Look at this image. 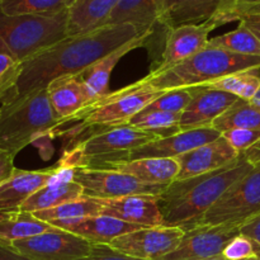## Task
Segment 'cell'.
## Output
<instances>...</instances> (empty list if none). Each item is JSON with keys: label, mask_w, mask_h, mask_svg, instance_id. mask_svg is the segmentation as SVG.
Instances as JSON below:
<instances>
[{"label": "cell", "mask_w": 260, "mask_h": 260, "mask_svg": "<svg viewBox=\"0 0 260 260\" xmlns=\"http://www.w3.org/2000/svg\"><path fill=\"white\" fill-rule=\"evenodd\" d=\"M151 35L152 33L135 38L134 41L126 43V45H123L122 47L117 48L113 52L108 53V55L104 56L103 58H101V60H98L96 62H94L93 65L89 66L88 69H85L83 73H80L83 81L88 85V88L93 91V94L96 96V99L109 94V78H111L112 71L116 68L117 63L119 62V60H121L123 56H126L128 52H131L132 50H135V48L146 47V46L149 45Z\"/></svg>", "instance_id": "cell-26"}, {"label": "cell", "mask_w": 260, "mask_h": 260, "mask_svg": "<svg viewBox=\"0 0 260 260\" xmlns=\"http://www.w3.org/2000/svg\"><path fill=\"white\" fill-rule=\"evenodd\" d=\"M162 93V90H156L150 86L131 84L126 88L107 94L71 118L69 122L79 121L80 123L66 131V134L75 136L84 129L94 127L108 128L123 126L128 123L132 117L156 101Z\"/></svg>", "instance_id": "cell-7"}, {"label": "cell", "mask_w": 260, "mask_h": 260, "mask_svg": "<svg viewBox=\"0 0 260 260\" xmlns=\"http://www.w3.org/2000/svg\"><path fill=\"white\" fill-rule=\"evenodd\" d=\"M190 101H192V93L189 89H174V90L164 91L156 101L152 102L144 109L169 112V113H182L187 108Z\"/></svg>", "instance_id": "cell-36"}, {"label": "cell", "mask_w": 260, "mask_h": 260, "mask_svg": "<svg viewBox=\"0 0 260 260\" xmlns=\"http://www.w3.org/2000/svg\"><path fill=\"white\" fill-rule=\"evenodd\" d=\"M93 244L85 239L53 228L40 235L9 244V248L29 260H76L90 253Z\"/></svg>", "instance_id": "cell-11"}, {"label": "cell", "mask_w": 260, "mask_h": 260, "mask_svg": "<svg viewBox=\"0 0 260 260\" xmlns=\"http://www.w3.org/2000/svg\"><path fill=\"white\" fill-rule=\"evenodd\" d=\"M225 260H260V243L250 236L239 234L223 249Z\"/></svg>", "instance_id": "cell-35"}, {"label": "cell", "mask_w": 260, "mask_h": 260, "mask_svg": "<svg viewBox=\"0 0 260 260\" xmlns=\"http://www.w3.org/2000/svg\"><path fill=\"white\" fill-rule=\"evenodd\" d=\"M259 3L260 0H231V8L228 15L229 22H235V20H234V14H235L238 10L243 9V8H246V7H250V5L259 4Z\"/></svg>", "instance_id": "cell-43"}, {"label": "cell", "mask_w": 260, "mask_h": 260, "mask_svg": "<svg viewBox=\"0 0 260 260\" xmlns=\"http://www.w3.org/2000/svg\"><path fill=\"white\" fill-rule=\"evenodd\" d=\"M22 63L0 37V104L9 98L17 84Z\"/></svg>", "instance_id": "cell-34"}, {"label": "cell", "mask_w": 260, "mask_h": 260, "mask_svg": "<svg viewBox=\"0 0 260 260\" xmlns=\"http://www.w3.org/2000/svg\"><path fill=\"white\" fill-rule=\"evenodd\" d=\"M188 89L192 93V101L180 113V131H190L212 126L213 122L239 99L233 94L207 88L205 85L192 86Z\"/></svg>", "instance_id": "cell-15"}, {"label": "cell", "mask_w": 260, "mask_h": 260, "mask_svg": "<svg viewBox=\"0 0 260 260\" xmlns=\"http://www.w3.org/2000/svg\"><path fill=\"white\" fill-rule=\"evenodd\" d=\"M179 119L180 113L142 109L140 113L132 117L127 124L137 129L156 135L159 139H165L179 134Z\"/></svg>", "instance_id": "cell-31"}, {"label": "cell", "mask_w": 260, "mask_h": 260, "mask_svg": "<svg viewBox=\"0 0 260 260\" xmlns=\"http://www.w3.org/2000/svg\"><path fill=\"white\" fill-rule=\"evenodd\" d=\"M243 14H260V3L255 5H250V7L243 8V9L238 10V12L234 14V20H238L239 17Z\"/></svg>", "instance_id": "cell-45"}, {"label": "cell", "mask_w": 260, "mask_h": 260, "mask_svg": "<svg viewBox=\"0 0 260 260\" xmlns=\"http://www.w3.org/2000/svg\"><path fill=\"white\" fill-rule=\"evenodd\" d=\"M141 36L144 35H140L134 25L123 23L66 37L22 63L17 84L5 102L46 89L51 81L61 76L78 75L108 53Z\"/></svg>", "instance_id": "cell-1"}, {"label": "cell", "mask_w": 260, "mask_h": 260, "mask_svg": "<svg viewBox=\"0 0 260 260\" xmlns=\"http://www.w3.org/2000/svg\"><path fill=\"white\" fill-rule=\"evenodd\" d=\"M239 152L222 136L175 157L179 173L175 180L188 179L221 169L239 157Z\"/></svg>", "instance_id": "cell-18"}, {"label": "cell", "mask_w": 260, "mask_h": 260, "mask_svg": "<svg viewBox=\"0 0 260 260\" xmlns=\"http://www.w3.org/2000/svg\"><path fill=\"white\" fill-rule=\"evenodd\" d=\"M240 234L234 225H200L185 231L174 251L160 260H215L222 258L223 249Z\"/></svg>", "instance_id": "cell-12"}, {"label": "cell", "mask_w": 260, "mask_h": 260, "mask_svg": "<svg viewBox=\"0 0 260 260\" xmlns=\"http://www.w3.org/2000/svg\"><path fill=\"white\" fill-rule=\"evenodd\" d=\"M60 174L57 168L48 170L15 169L8 179L0 183V212L17 211L36 192Z\"/></svg>", "instance_id": "cell-20"}, {"label": "cell", "mask_w": 260, "mask_h": 260, "mask_svg": "<svg viewBox=\"0 0 260 260\" xmlns=\"http://www.w3.org/2000/svg\"><path fill=\"white\" fill-rule=\"evenodd\" d=\"M207 46L239 55L260 56L259 38L241 22L236 29L210 38Z\"/></svg>", "instance_id": "cell-32"}, {"label": "cell", "mask_w": 260, "mask_h": 260, "mask_svg": "<svg viewBox=\"0 0 260 260\" xmlns=\"http://www.w3.org/2000/svg\"><path fill=\"white\" fill-rule=\"evenodd\" d=\"M75 0H0V12L7 15H55L69 10Z\"/></svg>", "instance_id": "cell-33"}, {"label": "cell", "mask_w": 260, "mask_h": 260, "mask_svg": "<svg viewBox=\"0 0 260 260\" xmlns=\"http://www.w3.org/2000/svg\"><path fill=\"white\" fill-rule=\"evenodd\" d=\"M164 0H119L108 24H132L140 35L154 33L159 25Z\"/></svg>", "instance_id": "cell-23"}, {"label": "cell", "mask_w": 260, "mask_h": 260, "mask_svg": "<svg viewBox=\"0 0 260 260\" xmlns=\"http://www.w3.org/2000/svg\"><path fill=\"white\" fill-rule=\"evenodd\" d=\"M74 137L75 139L69 140V149L63 151L58 161V169H76L88 159L129 151L159 140L156 135L137 129L129 124L108 128L94 127Z\"/></svg>", "instance_id": "cell-6"}, {"label": "cell", "mask_w": 260, "mask_h": 260, "mask_svg": "<svg viewBox=\"0 0 260 260\" xmlns=\"http://www.w3.org/2000/svg\"><path fill=\"white\" fill-rule=\"evenodd\" d=\"M69 10L55 15H7L0 12V37L20 63L68 37Z\"/></svg>", "instance_id": "cell-5"}, {"label": "cell", "mask_w": 260, "mask_h": 260, "mask_svg": "<svg viewBox=\"0 0 260 260\" xmlns=\"http://www.w3.org/2000/svg\"><path fill=\"white\" fill-rule=\"evenodd\" d=\"M231 0H164L157 27L170 29L185 24H198L218 18L223 24L228 19ZM156 27V28H157Z\"/></svg>", "instance_id": "cell-16"}, {"label": "cell", "mask_w": 260, "mask_h": 260, "mask_svg": "<svg viewBox=\"0 0 260 260\" xmlns=\"http://www.w3.org/2000/svg\"><path fill=\"white\" fill-rule=\"evenodd\" d=\"M240 155H243V156L245 157L246 161L250 162L253 167L260 165V140L258 142H255L253 146L249 147L246 151L241 152Z\"/></svg>", "instance_id": "cell-42"}, {"label": "cell", "mask_w": 260, "mask_h": 260, "mask_svg": "<svg viewBox=\"0 0 260 260\" xmlns=\"http://www.w3.org/2000/svg\"><path fill=\"white\" fill-rule=\"evenodd\" d=\"M71 179L83 187L89 197L112 200L134 194L160 196L169 184H147L121 172L78 168L70 169Z\"/></svg>", "instance_id": "cell-10"}, {"label": "cell", "mask_w": 260, "mask_h": 260, "mask_svg": "<svg viewBox=\"0 0 260 260\" xmlns=\"http://www.w3.org/2000/svg\"><path fill=\"white\" fill-rule=\"evenodd\" d=\"M220 134L235 128L260 129V108L250 101L238 99L212 123Z\"/></svg>", "instance_id": "cell-29"}, {"label": "cell", "mask_w": 260, "mask_h": 260, "mask_svg": "<svg viewBox=\"0 0 260 260\" xmlns=\"http://www.w3.org/2000/svg\"><path fill=\"white\" fill-rule=\"evenodd\" d=\"M251 103L255 104L256 107H259V108H260V88H259L258 93H256L255 96L253 98V101H251Z\"/></svg>", "instance_id": "cell-46"}, {"label": "cell", "mask_w": 260, "mask_h": 260, "mask_svg": "<svg viewBox=\"0 0 260 260\" xmlns=\"http://www.w3.org/2000/svg\"><path fill=\"white\" fill-rule=\"evenodd\" d=\"M101 215L139 225L141 228L164 226V220L159 207V196L134 194L112 200H102Z\"/></svg>", "instance_id": "cell-17"}, {"label": "cell", "mask_w": 260, "mask_h": 260, "mask_svg": "<svg viewBox=\"0 0 260 260\" xmlns=\"http://www.w3.org/2000/svg\"><path fill=\"white\" fill-rule=\"evenodd\" d=\"M46 89L52 108L63 124L98 101L93 91L83 81L80 74L55 79Z\"/></svg>", "instance_id": "cell-19"}, {"label": "cell", "mask_w": 260, "mask_h": 260, "mask_svg": "<svg viewBox=\"0 0 260 260\" xmlns=\"http://www.w3.org/2000/svg\"><path fill=\"white\" fill-rule=\"evenodd\" d=\"M76 260H144L132 258V256L126 255L121 251L116 250L111 245L106 244H93L90 249V253L86 256L79 258Z\"/></svg>", "instance_id": "cell-38"}, {"label": "cell", "mask_w": 260, "mask_h": 260, "mask_svg": "<svg viewBox=\"0 0 260 260\" xmlns=\"http://www.w3.org/2000/svg\"><path fill=\"white\" fill-rule=\"evenodd\" d=\"M66 231L75 234L80 238L85 239L90 244H106L109 245L114 239L128 233L140 230L141 228L134 223H127L109 216H93V217H84L79 220L71 221L69 223L58 226Z\"/></svg>", "instance_id": "cell-22"}, {"label": "cell", "mask_w": 260, "mask_h": 260, "mask_svg": "<svg viewBox=\"0 0 260 260\" xmlns=\"http://www.w3.org/2000/svg\"><path fill=\"white\" fill-rule=\"evenodd\" d=\"M184 236L179 228H145L114 239L109 245L116 250L144 260H160L177 249Z\"/></svg>", "instance_id": "cell-13"}, {"label": "cell", "mask_w": 260, "mask_h": 260, "mask_svg": "<svg viewBox=\"0 0 260 260\" xmlns=\"http://www.w3.org/2000/svg\"><path fill=\"white\" fill-rule=\"evenodd\" d=\"M258 68L260 56L239 55L206 46L200 52L167 70L150 71L149 75L135 84L167 91L205 85L230 74Z\"/></svg>", "instance_id": "cell-3"}, {"label": "cell", "mask_w": 260, "mask_h": 260, "mask_svg": "<svg viewBox=\"0 0 260 260\" xmlns=\"http://www.w3.org/2000/svg\"><path fill=\"white\" fill-rule=\"evenodd\" d=\"M215 260H225V259H222V258H220V259H215Z\"/></svg>", "instance_id": "cell-47"}, {"label": "cell", "mask_w": 260, "mask_h": 260, "mask_svg": "<svg viewBox=\"0 0 260 260\" xmlns=\"http://www.w3.org/2000/svg\"><path fill=\"white\" fill-rule=\"evenodd\" d=\"M240 234L246 236H250V238L255 239L256 241L260 243V213L258 216H255L254 218H251L250 221H248L246 223H244L240 228Z\"/></svg>", "instance_id": "cell-40"}, {"label": "cell", "mask_w": 260, "mask_h": 260, "mask_svg": "<svg viewBox=\"0 0 260 260\" xmlns=\"http://www.w3.org/2000/svg\"><path fill=\"white\" fill-rule=\"evenodd\" d=\"M101 198H94L83 194L81 197L70 201V202L62 203L57 207L40 211V212H36L33 215L40 220L51 223L55 228H58L63 223H69L71 221L79 220V218L99 216L101 215Z\"/></svg>", "instance_id": "cell-28"}, {"label": "cell", "mask_w": 260, "mask_h": 260, "mask_svg": "<svg viewBox=\"0 0 260 260\" xmlns=\"http://www.w3.org/2000/svg\"><path fill=\"white\" fill-rule=\"evenodd\" d=\"M14 170V156L0 147V183L8 179Z\"/></svg>", "instance_id": "cell-39"}, {"label": "cell", "mask_w": 260, "mask_h": 260, "mask_svg": "<svg viewBox=\"0 0 260 260\" xmlns=\"http://www.w3.org/2000/svg\"><path fill=\"white\" fill-rule=\"evenodd\" d=\"M119 0H75L69 8L68 37L104 27Z\"/></svg>", "instance_id": "cell-25"}, {"label": "cell", "mask_w": 260, "mask_h": 260, "mask_svg": "<svg viewBox=\"0 0 260 260\" xmlns=\"http://www.w3.org/2000/svg\"><path fill=\"white\" fill-rule=\"evenodd\" d=\"M94 169L121 172L147 184H170L177 179L179 164L177 159H137L103 164Z\"/></svg>", "instance_id": "cell-21"}, {"label": "cell", "mask_w": 260, "mask_h": 260, "mask_svg": "<svg viewBox=\"0 0 260 260\" xmlns=\"http://www.w3.org/2000/svg\"><path fill=\"white\" fill-rule=\"evenodd\" d=\"M253 165L243 155L221 169L174 180L159 196L164 226L189 231L200 226L201 221L223 193L238 180L253 170Z\"/></svg>", "instance_id": "cell-2"}, {"label": "cell", "mask_w": 260, "mask_h": 260, "mask_svg": "<svg viewBox=\"0 0 260 260\" xmlns=\"http://www.w3.org/2000/svg\"><path fill=\"white\" fill-rule=\"evenodd\" d=\"M260 213V165L234 183L212 206L200 225L241 226Z\"/></svg>", "instance_id": "cell-8"}, {"label": "cell", "mask_w": 260, "mask_h": 260, "mask_svg": "<svg viewBox=\"0 0 260 260\" xmlns=\"http://www.w3.org/2000/svg\"><path fill=\"white\" fill-rule=\"evenodd\" d=\"M220 25H223L222 22L218 18H212L198 24H185L170 28L165 36L160 60L157 61L156 68L151 71L167 70L200 52L207 46L210 33Z\"/></svg>", "instance_id": "cell-14"}, {"label": "cell", "mask_w": 260, "mask_h": 260, "mask_svg": "<svg viewBox=\"0 0 260 260\" xmlns=\"http://www.w3.org/2000/svg\"><path fill=\"white\" fill-rule=\"evenodd\" d=\"M58 170H60L58 177L51 183H48L47 185L41 188L35 194L30 196L23 203L19 210L36 213L40 212V211L48 210V208L57 207L62 203L70 202V201L76 200V198L81 197L84 194L83 187L79 183H76L75 180L71 179L70 169Z\"/></svg>", "instance_id": "cell-24"}, {"label": "cell", "mask_w": 260, "mask_h": 260, "mask_svg": "<svg viewBox=\"0 0 260 260\" xmlns=\"http://www.w3.org/2000/svg\"><path fill=\"white\" fill-rule=\"evenodd\" d=\"M238 22L245 24L260 41V14H243L239 17Z\"/></svg>", "instance_id": "cell-41"}, {"label": "cell", "mask_w": 260, "mask_h": 260, "mask_svg": "<svg viewBox=\"0 0 260 260\" xmlns=\"http://www.w3.org/2000/svg\"><path fill=\"white\" fill-rule=\"evenodd\" d=\"M55 226L36 217L25 211H8L0 212V243L9 245L13 241L40 235Z\"/></svg>", "instance_id": "cell-27"}, {"label": "cell", "mask_w": 260, "mask_h": 260, "mask_svg": "<svg viewBox=\"0 0 260 260\" xmlns=\"http://www.w3.org/2000/svg\"><path fill=\"white\" fill-rule=\"evenodd\" d=\"M221 136L238 151L239 154L246 151L260 140V129L235 128L221 134Z\"/></svg>", "instance_id": "cell-37"}, {"label": "cell", "mask_w": 260, "mask_h": 260, "mask_svg": "<svg viewBox=\"0 0 260 260\" xmlns=\"http://www.w3.org/2000/svg\"><path fill=\"white\" fill-rule=\"evenodd\" d=\"M0 260H29V259L19 255V254L15 253L14 250H12L8 245L0 243Z\"/></svg>", "instance_id": "cell-44"}, {"label": "cell", "mask_w": 260, "mask_h": 260, "mask_svg": "<svg viewBox=\"0 0 260 260\" xmlns=\"http://www.w3.org/2000/svg\"><path fill=\"white\" fill-rule=\"evenodd\" d=\"M205 86L226 91L239 99L251 102L260 88V68L230 74L205 84Z\"/></svg>", "instance_id": "cell-30"}, {"label": "cell", "mask_w": 260, "mask_h": 260, "mask_svg": "<svg viewBox=\"0 0 260 260\" xmlns=\"http://www.w3.org/2000/svg\"><path fill=\"white\" fill-rule=\"evenodd\" d=\"M62 124L47 89L32 91L0 104V147L15 157L28 145L55 134Z\"/></svg>", "instance_id": "cell-4"}, {"label": "cell", "mask_w": 260, "mask_h": 260, "mask_svg": "<svg viewBox=\"0 0 260 260\" xmlns=\"http://www.w3.org/2000/svg\"><path fill=\"white\" fill-rule=\"evenodd\" d=\"M218 137H221V134L217 129L213 128L212 126L190 129V131H180L179 134L149 142V144L142 145V146L132 149L129 151L116 152V154H109L104 155V156L88 159L81 162L79 168L94 169V168H98L103 164H109V162L149 159V157L175 159V157L180 156V155L185 154V152L190 151V150H194L197 147L202 146V145L215 141Z\"/></svg>", "instance_id": "cell-9"}]
</instances>
